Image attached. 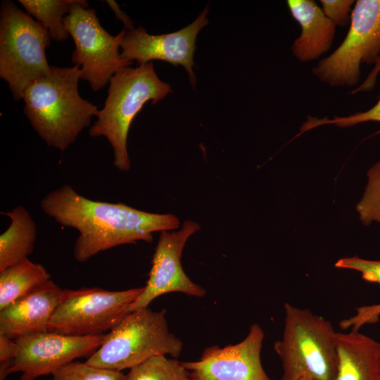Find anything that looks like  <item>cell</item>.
<instances>
[{"label":"cell","instance_id":"4","mask_svg":"<svg viewBox=\"0 0 380 380\" xmlns=\"http://www.w3.org/2000/svg\"><path fill=\"white\" fill-rule=\"evenodd\" d=\"M284 314L282 338L274 344L282 365L281 380H335L337 332L331 323L288 303Z\"/></svg>","mask_w":380,"mask_h":380},{"label":"cell","instance_id":"11","mask_svg":"<svg viewBox=\"0 0 380 380\" xmlns=\"http://www.w3.org/2000/svg\"><path fill=\"white\" fill-rule=\"evenodd\" d=\"M199 229L197 222L186 220L177 232H160L148 279L141 294L129 306L128 313L148 308L153 300L168 293L180 292L196 297L205 294L201 286L187 277L181 264L182 251L187 240Z\"/></svg>","mask_w":380,"mask_h":380},{"label":"cell","instance_id":"7","mask_svg":"<svg viewBox=\"0 0 380 380\" xmlns=\"http://www.w3.org/2000/svg\"><path fill=\"white\" fill-rule=\"evenodd\" d=\"M379 58L380 0H357L346 37L312 72L329 86L352 87L359 82L361 65H375Z\"/></svg>","mask_w":380,"mask_h":380},{"label":"cell","instance_id":"16","mask_svg":"<svg viewBox=\"0 0 380 380\" xmlns=\"http://www.w3.org/2000/svg\"><path fill=\"white\" fill-rule=\"evenodd\" d=\"M380 343L359 331L337 332L335 380H380Z\"/></svg>","mask_w":380,"mask_h":380},{"label":"cell","instance_id":"20","mask_svg":"<svg viewBox=\"0 0 380 380\" xmlns=\"http://www.w3.org/2000/svg\"><path fill=\"white\" fill-rule=\"evenodd\" d=\"M125 380H191L183 363L166 355L150 357L130 369Z\"/></svg>","mask_w":380,"mask_h":380},{"label":"cell","instance_id":"23","mask_svg":"<svg viewBox=\"0 0 380 380\" xmlns=\"http://www.w3.org/2000/svg\"><path fill=\"white\" fill-rule=\"evenodd\" d=\"M366 122H380V96L377 102L371 108L348 116L334 115L332 119H329L328 117L318 118L308 115L307 120L301 125L300 132L303 134L324 125H334L338 127L346 128Z\"/></svg>","mask_w":380,"mask_h":380},{"label":"cell","instance_id":"26","mask_svg":"<svg viewBox=\"0 0 380 380\" xmlns=\"http://www.w3.org/2000/svg\"><path fill=\"white\" fill-rule=\"evenodd\" d=\"M380 316V304L365 305L356 308L355 315L343 319L339 326L343 330L349 328L351 330L359 331L365 324H373L379 321Z\"/></svg>","mask_w":380,"mask_h":380},{"label":"cell","instance_id":"18","mask_svg":"<svg viewBox=\"0 0 380 380\" xmlns=\"http://www.w3.org/2000/svg\"><path fill=\"white\" fill-rule=\"evenodd\" d=\"M49 280L46 268L28 258L0 272V311Z\"/></svg>","mask_w":380,"mask_h":380},{"label":"cell","instance_id":"8","mask_svg":"<svg viewBox=\"0 0 380 380\" xmlns=\"http://www.w3.org/2000/svg\"><path fill=\"white\" fill-rule=\"evenodd\" d=\"M143 289L118 291L97 287L65 289L47 331L79 336L107 334L128 313Z\"/></svg>","mask_w":380,"mask_h":380},{"label":"cell","instance_id":"31","mask_svg":"<svg viewBox=\"0 0 380 380\" xmlns=\"http://www.w3.org/2000/svg\"><path fill=\"white\" fill-rule=\"evenodd\" d=\"M379 372H380V348H379Z\"/></svg>","mask_w":380,"mask_h":380},{"label":"cell","instance_id":"6","mask_svg":"<svg viewBox=\"0 0 380 380\" xmlns=\"http://www.w3.org/2000/svg\"><path fill=\"white\" fill-rule=\"evenodd\" d=\"M48 30L13 2L4 0L0 10V77L13 97L23 99L26 89L51 70L45 50L50 46Z\"/></svg>","mask_w":380,"mask_h":380},{"label":"cell","instance_id":"12","mask_svg":"<svg viewBox=\"0 0 380 380\" xmlns=\"http://www.w3.org/2000/svg\"><path fill=\"white\" fill-rule=\"evenodd\" d=\"M264 338L261 327L253 324L241 342L208 347L198 360L182 363L191 380H271L261 363Z\"/></svg>","mask_w":380,"mask_h":380},{"label":"cell","instance_id":"9","mask_svg":"<svg viewBox=\"0 0 380 380\" xmlns=\"http://www.w3.org/2000/svg\"><path fill=\"white\" fill-rule=\"evenodd\" d=\"M64 25L75 43L72 62L80 67V79L87 81L92 90H100L117 71L132 63L119 53L127 30L109 34L87 2L75 5L64 18Z\"/></svg>","mask_w":380,"mask_h":380},{"label":"cell","instance_id":"10","mask_svg":"<svg viewBox=\"0 0 380 380\" xmlns=\"http://www.w3.org/2000/svg\"><path fill=\"white\" fill-rule=\"evenodd\" d=\"M105 334L70 336L45 331L19 338L18 353L9 369L21 372L20 380H35L53 374L75 359L90 357L101 345Z\"/></svg>","mask_w":380,"mask_h":380},{"label":"cell","instance_id":"15","mask_svg":"<svg viewBox=\"0 0 380 380\" xmlns=\"http://www.w3.org/2000/svg\"><path fill=\"white\" fill-rule=\"evenodd\" d=\"M287 5L301 27L292 44V55L300 62L318 59L331 49L336 26L313 0H289Z\"/></svg>","mask_w":380,"mask_h":380},{"label":"cell","instance_id":"17","mask_svg":"<svg viewBox=\"0 0 380 380\" xmlns=\"http://www.w3.org/2000/svg\"><path fill=\"white\" fill-rule=\"evenodd\" d=\"M1 213L9 217L11 223L0 235V272L28 258L37 233L36 224L25 207L18 205Z\"/></svg>","mask_w":380,"mask_h":380},{"label":"cell","instance_id":"29","mask_svg":"<svg viewBox=\"0 0 380 380\" xmlns=\"http://www.w3.org/2000/svg\"><path fill=\"white\" fill-rule=\"evenodd\" d=\"M106 3L114 12L116 20H121L124 23L125 30L127 29V31H130L134 29L133 21L120 8L118 4L115 1L107 0Z\"/></svg>","mask_w":380,"mask_h":380},{"label":"cell","instance_id":"30","mask_svg":"<svg viewBox=\"0 0 380 380\" xmlns=\"http://www.w3.org/2000/svg\"><path fill=\"white\" fill-rule=\"evenodd\" d=\"M298 380H312V379H311L310 378H308V377H302V378L299 379Z\"/></svg>","mask_w":380,"mask_h":380},{"label":"cell","instance_id":"24","mask_svg":"<svg viewBox=\"0 0 380 380\" xmlns=\"http://www.w3.org/2000/svg\"><path fill=\"white\" fill-rule=\"evenodd\" d=\"M335 266L338 268L349 269L360 272L362 278L380 286V261L365 260L357 256L339 259Z\"/></svg>","mask_w":380,"mask_h":380},{"label":"cell","instance_id":"2","mask_svg":"<svg viewBox=\"0 0 380 380\" xmlns=\"http://www.w3.org/2000/svg\"><path fill=\"white\" fill-rule=\"evenodd\" d=\"M80 69L51 65L45 76L25 91L24 113L42 140L51 147L66 150L91 123L99 110L78 91Z\"/></svg>","mask_w":380,"mask_h":380},{"label":"cell","instance_id":"14","mask_svg":"<svg viewBox=\"0 0 380 380\" xmlns=\"http://www.w3.org/2000/svg\"><path fill=\"white\" fill-rule=\"evenodd\" d=\"M64 293L49 280L0 311V334L16 340L47 331L48 324Z\"/></svg>","mask_w":380,"mask_h":380},{"label":"cell","instance_id":"27","mask_svg":"<svg viewBox=\"0 0 380 380\" xmlns=\"http://www.w3.org/2000/svg\"><path fill=\"white\" fill-rule=\"evenodd\" d=\"M18 351L15 341L0 334V380H4L9 374L10 367Z\"/></svg>","mask_w":380,"mask_h":380},{"label":"cell","instance_id":"21","mask_svg":"<svg viewBox=\"0 0 380 380\" xmlns=\"http://www.w3.org/2000/svg\"><path fill=\"white\" fill-rule=\"evenodd\" d=\"M367 177L363 196L356 205L360 220L365 225L380 223V160L369 168Z\"/></svg>","mask_w":380,"mask_h":380},{"label":"cell","instance_id":"28","mask_svg":"<svg viewBox=\"0 0 380 380\" xmlns=\"http://www.w3.org/2000/svg\"><path fill=\"white\" fill-rule=\"evenodd\" d=\"M380 73V58L376 63L374 65L373 68L368 74L365 80L362 82L360 86L351 91L353 94L363 92L369 91L374 89L376 85L378 75Z\"/></svg>","mask_w":380,"mask_h":380},{"label":"cell","instance_id":"25","mask_svg":"<svg viewBox=\"0 0 380 380\" xmlns=\"http://www.w3.org/2000/svg\"><path fill=\"white\" fill-rule=\"evenodd\" d=\"M324 15L336 25L346 27L350 22L353 0H320Z\"/></svg>","mask_w":380,"mask_h":380},{"label":"cell","instance_id":"3","mask_svg":"<svg viewBox=\"0 0 380 380\" xmlns=\"http://www.w3.org/2000/svg\"><path fill=\"white\" fill-rule=\"evenodd\" d=\"M108 96L90 127L91 137H105L113 151V165L127 172L131 167L127 137L132 120L148 101L163 99L172 90L158 77L153 62L120 69L110 80Z\"/></svg>","mask_w":380,"mask_h":380},{"label":"cell","instance_id":"1","mask_svg":"<svg viewBox=\"0 0 380 380\" xmlns=\"http://www.w3.org/2000/svg\"><path fill=\"white\" fill-rule=\"evenodd\" d=\"M42 211L58 224L79 232L74 258L84 262L96 254L139 241L152 242V233L171 231L180 225L170 213L139 210L122 203L94 201L64 184L40 201Z\"/></svg>","mask_w":380,"mask_h":380},{"label":"cell","instance_id":"5","mask_svg":"<svg viewBox=\"0 0 380 380\" xmlns=\"http://www.w3.org/2000/svg\"><path fill=\"white\" fill-rule=\"evenodd\" d=\"M166 310L148 308L127 313L109 332L100 347L84 362L90 366L121 372L151 357H179L182 341L169 330Z\"/></svg>","mask_w":380,"mask_h":380},{"label":"cell","instance_id":"13","mask_svg":"<svg viewBox=\"0 0 380 380\" xmlns=\"http://www.w3.org/2000/svg\"><path fill=\"white\" fill-rule=\"evenodd\" d=\"M208 12L207 6L191 24L169 34H149L141 25L127 31L120 46L121 58L132 62L136 61L139 65L153 60L180 65L186 70L189 82L195 88L196 77L193 67L196 40L198 32L208 23Z\"/></svg>","mask_w":380,"mask_h":380},{"label":"cell","instance_id":"22","mask_svg":"<svg viewBox=\"0 0 380 380\" xmlns=\"http://www.w3.org/2000/svg\"><path fill=\"white\" fill-rule=\"evenodd\" d=\"M122 372L98 368L84 362H72L52 374L51 380H125Z\"/></svg>","mask_w":380,"mask_h":380},{"label":"cell","instance_id":"19","mask_svg":"<svg viewBox=\"0 0 380 380\" xmlns=\"http://www.w3.org/2000/svg\"><path fill=\"white\" fill-rule=\"evenodd\" d=\"M27 13L34 16L49 32L51 39L66 40L69 33L65 27L64 18L72 7L84 0H19Z\"/></svg>","mask_w":380,"mask_h":380}]
</instances>
